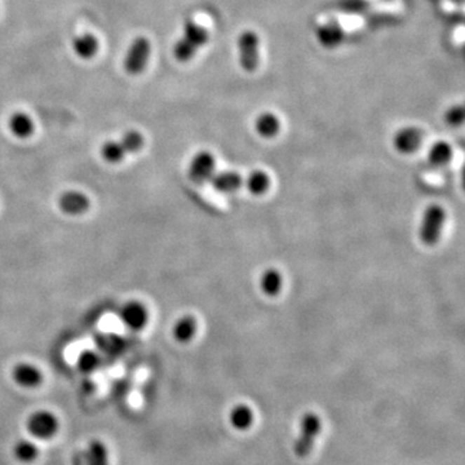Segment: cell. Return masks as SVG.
<instances>
[{
    "mask_svg": "<svg viewBox=\"0 0 465 465\" xmlns=\"http://www.w3.org/2000/svg\"><path fill=\"white\" fill-rule=\"evenodd\" d=\"M61 419L48 408H38L32 411L25 419V431L27 437L34 441H53L61 432Z\"/></svg>",
    "mask_w": 465,
    "mask_h": 465,
    "instance_id": "cell-1",
    "label": "cell"
},
{
    "mask_svg": "<svg viewBox=\"0 0 465 465\" xmlns=\"http://www.w3.org/2000/svg\"><path fill=\"white\" fill-rule=\"evenodd\" d=\"M196 330H198L196 319L190 314H185L175 322V325L172 327V335L176 342L187 344L196 336Z\"/></svg>",
    "mask_w": 465,
    "mask_h": 465,
    "instance_id": "cell-16",
    "label": "cell"
},
{
    "mask_svg": "<svg viewBox=\"0 0 465 465\" xmlns=\"http://www.w3.org/2000/svg\"><path fill=\"white\" fill-rule=\"evenodd\" d=\"M100 363H101V359L98 357L97 353L92 351H83L76 360L78 368L84 374L95 372L100 366Z\"/></svg>",
    "mask_w": 465,
    "mask_h": 465,
    "instance_id": "cell-26",
    "label": "cell"
},
{
    "mask_svg": "<svg viewBox=\"0 0 465 465\" xmlns=\"http://www.w3.org/2000/svg\"><path fill=\"white\" fill-rule=\"evenodd\" d=\"M12 457L18 464L33 465L41 459V450L38 442L34 441L30 437H25L17 440L12 445Z\"/></svg>",
    "mask_w": 465,
    "mask_h": 465,
    "instance_id": "cell-12",
    "label": "cell"
},
{
    "mask_svg": "<svg viewBox=\"0 0 465 465\" xmlns=\"http://www.w3.org/2000/svg\"><path fill=\"white\" fill-rule=\"evenodd\" d=\"M344 8L346 12H363L368 8L370 1L368 0H346L343 3Z\"/></svg>",
    "mask_w": 465,
    "mask_h": 465,
    "instance_id": "cell-28",
    "label": "cell"
},
{
    "mask_svg": "<svg viewBox=\"0 0 465 465\" xmlns=\"http://www.w3.org/2000/svg\"><path fill=\"white\" fill-rule=\"evenodd\" d=\"M451 158H452V147L446 141L434 142L428 153L429 162L437 167L449 163Z\"/></svg>",
    "mask_w": 465,
    "mask_h": 465,
    "instance_id": "cell-23",
    "label": "cell"
},
{
    "mask_svg": "<svg viewBox=\"0 0 465 465\" xmlns=\"http://www.w3.org/2000/svg\"><path fill=\"white\" fill-rule=\"evenodd\" d=\"M121 321L133 331H140L145 328L149 322V310L145 304L137 300L126 302L119 311Z\"/></svg>",
    "mask_w": 465,
    "mask_h": 465,
    "instance_id": "cell-10",
    "label": "cell"
},
{
    "mask_svg": "<svg viewBox=\"0 0 465 465\" xmlns=\"http://www.w3.org/2000/svg\"><path fill=\"white\" fill-rule=\"evenodd\" d=\"M424 139L423 131L417 127H403L394 136V147L402 154H411L417 151Z\"/></svg>",
    "mask_w": 465,
    "mask_h": 465,
    "instance_id": "cell-13",
    "label": "cell"
},
{
    "mask_svg": "<svg viewBox=\"0 0 465 465\" xmlns=\"http://www.w3.org/2000/svg\"><path fill=\"white\" fill-rule=\"evenodd\" d=\"M239 65L247 72L253 73L260 64V38L252 30H245L238 38Z\"/></svg>",
    "mask_w": 465,
    "mask_h": 465,
    "instance_id": "cell-5",
    "label": "cell"
},
{
    "mask_svg": "<svg viewBox=\"0 0 465 465\" xmlns=\"http://www.w3.org/2000/svg\"><path fill=\"white\" fill-rule=\"evenodd\" d=\"M322 429V420L314 412H306L300 420L299 434L294 442L295 455L300 459L308 457Z\"/></svg>",
    "mask_w": 465,
    "mask_h": 465,
    "instance_id": "cell-3",
    "label": "cell"
},
{
    "mask_svg": "<svg viewBox=\"0 0 465 465\" xmlns=\"http://www.w3.org/2000/svg\"><path fill=\"white\" fill-rule=\"evenodd\" d=\"M213 189L220 193H234L241 189L243 184L242 176L234 171L215 172L213 179L210 180Z\"/></svg>",
    "mask_w": 465,
    "mask_h": 465,
    "instance_id": "cell-15",
    "label": "cell"
},
{
    "mask_svg": "<svg viewBox=\"0 0 465 465\" xmlns=\"http://www.w3.org/2000/svg\"><path fill=\"white\" fill-rule=\"evenodd\" d=\"M283 286V277L277 269L265 270L260 278L262 291L268 296H277Z\"/></svg>",
    "mask_w": 465,
    "mask_h": 465,
    "instance_id": "cell-21",
    "label": "cell"
},
{
    "mask_svg": "<svg viewBox=\"0 0 465 465\" xmlns=\"http://www.w3.org/2000/svg\"><path fill=\"white\" fill-rule=\"evenodd\" d=\"M215 170H216V162L213 153L207 150H201L191 158L189 163V179L196 184H204L213 179Z\"/></svg>",
    "mask_w": 465,
    "mask_h": 465,
    "instance_id": "cell-8",
    "label": "cell"
},
{
    "mask_svg": "<svg viewBox=\"0 0 465 465\" xmlns=\"http://www.w3.org/2000/svg\"><path fill=\"white\" fill-rule=\"evenodd\" d=\"M445 118L451 127H460L464 122V107L461 105H454V107H450Z\"/></svg>",
    "mask_w": 465,
    "mask_h": 465,
    "instance_id": "cell-27",
    "label": "cell"
},
{
    "mask_svg": "<svg viewBox=\"0 0 465 465\" xmlns=\"http://www.w3.org/2000/svg\"><path fill=\"white\" fill-rule=\"evenodd\" d=\"M151 53V44L145 36H137L132 41L124 58V69L130 75H140L145 70Z\"/></svg>",
    "mask_w": 465,
    "mask_h": 465,
    "instance_id": "cell-6",
    "label": "cell"
},
{
    "mask_svg": "<svg viewBox=\"0 0 465 465\" xmlns=\"http://www.w3.org/2000/svg\"><path fill=\"white\" fill-rule=\"evenodd\" d=\"M210 33L194 20H187L182 27V35L173 46V56L180 62H188L196 56L198 49L208 41Z\"/></svg>",
    "mask_w": 465,
    "mask_h": 465,
    "instance_id": "cell-2",
    "label": "cell"
},
{
    "mask_svg": "<svg viewBox=\"0 0 465 465\" xmlns=\"http://www.w3.org/2000/svg\"><path fill=\"white\" fill-rule=\"evenodd\" d=\"M121 142H122L123 147L126 149L127 154H133V153H137V151H140L144 147L145 140H144V136L139 131L132 130V131L126 132L123 135Z\"/></svg>",
    "mask_w": 465,
    "mask_h": 465,
    "instance_id": "cell-25",
    "label": "cell"
},
{
    "mask_svg": "<svg viewBox=\"0 0 465 465\" xmlns=\"http://www.w3.org/2000/svg\"><path fill=\"white\" fill-rule=\"evenodd\" d=\"M314 34L319 46L325 49L337 48L343 44L346 36L343 22L337 18H331L326 22L318 25Z\"/></svg>",
    "mask_w": 465,
    "mask_h": 465,
    "instance_id": "cell-9",
    "label": "cell"
},
{
    "mask_svg": "<svg viewBox=\"0 0 465 465\" xmlns=\"http://www.w3.org/2000/svg\"><path fill=\"white\" fill-rule=\"evenodd\" d=\"M84 464L112 465L110 450L107 443L100 438L90 440L84 450Z\"/></svg>",
    "mask_w": 465,
    "mask_h": 465,
    "instance_id": "cell-14",
    "label": "cell"
},
{
    "mask_svg": "<svg viewBox=\"0 0 465 465\" xmlns=\"http://www.w3.org/2000/svg\"><path fill=\"white\" fill-rule=\"evenodd\" d=\"M253 419H255V415H253L252 408L243 403L234 406L229 414L230 424L234 429L241 431V432L251 428V425L253 424Z\"/></svg>",
    "mask_w": 465,
    "mask_h": 465,
    "instance_id": "cell-20",
    "label": "cell"
},
{
    "mask_svg": "<svg viewBox=\"0 0 465 465\" xmlns=\"http://www.w3.org/2000/svg\"><path fill=\"white\" fill-rule=\"evenodd\" d=\"M12 380L18 388L24 391H35L41 388L44 375L41 368L30 362H20L12 368Z\"/></svg>",
    "mask_w": 465,
    "mask_h": 465,
    "instance_id": "cell-7",
    "label": "cell"
},
{
    "mask_svg": "<svg viewBox=\"0 0 465 465\" xmlns=\"http://www.w3.org/2000/svg\"><path fill=\"white\" fill-rule=\"evenodd\" d=\"M58 207L70 216H81L90 210V201L79 190H67L58 198Z\"/></svg>",
    "mask_w": 465,
    "mask_h": 465,
    "instance_id": "cell-11",
    "label": "cell"
},
{
    "mask_svg": "<svg viewBox=\"0 0 465 465\" xmlns=\"http://www.w3.org/2000/svg\"><path fill=\"white\" fill-rule=\"evenodd\" d=\"M245 187L253 196H262L269 190L270 177L267 172L255 170L247 176Z\"/></svg>",
    "mask_w": 465,
    "mask_h": 465,
    "instance_id": "cell-22",
    "label": "cell"
},
{
    "mask_svg": "<svg viewBox=\"0 0 465 465\" xmlns=\"http://www.w3.org/2000/svg\"><path fill=\"white\" fill-rule=\"evenodd\" d=\"M255 130L262 139H273L281 131V121L277 115L265 112L255 119Z\"/></svg>",
    "mask_w": 465,
    "mask_h": 465,
    "instance_id": "cell-17",
    "label": "cell"
},
{
    "mask_svg": "<svg viewBox=\"0 0 465 465\" xmlns=\"http://www.w3.org/2000/svg\"><path fill=\"white\" fill-rule=\"evenodd\" d=\"M446 213L440 204H431L420 221L419 238L425 245H434L441 238Z\"/></svg>",
    "mask_w": 465,
    "mask_h": 465,
    "instance_id": "cell-4",
    "label": "cell"
},
{
    "mask_svg": "<svg viewBox=\"0 0 465 465\" xmlns=\"http://www.w3.org/2000/svg\"><path fill=\"white\" fill-rule=\"evenodd\" d=\"M100 154L107 163L115 164L122 162L127 156V151L123 147L121 140H118V141H107L105 144H102Z\"/></svg>",
    "mask_w": 465,
    "mask_h": 465,
    "instance_id": "cell-24",
    "label": "cell"
},
{
    "mask_svg": "<svg viewBox=\"0 0 465 465\" xmlns=\"http://www.w3.org/2000/svg\"><path fill=\"white\" fill-rule=\"evenodd\" d=\"M100 44L98 39L92 34H83L73 41L75 55L83 60H90L97 55Z\"/></svg>",
    "mask_w": 465,
    "mask_h": 465,
    "instance_id": "cell-18",
    "label": "cell"
},
{
    "mask_svg": "<svg viewBox=\"0 0 465 465\" xmlns=\"http://www.w3.org/2000/svg\"><path fill=\"white\" fill-rule=\"evenodd\" d=\"M8 127L13 136L18 139H29L34 133L33 119L25 113L17 112L15 114L11 115L8 121Z\"/></svg>",
    "mask_w": 465,
    "mask_h": 465,
    "instance_id": "cell-19",
    "label": "cell"
}]
</instances>
